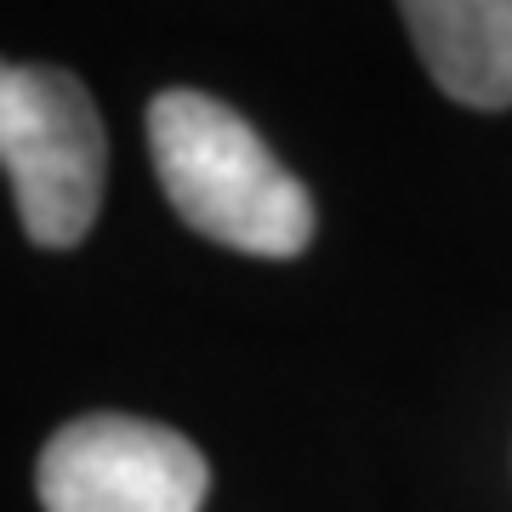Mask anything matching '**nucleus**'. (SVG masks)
<instances>
[{
	"mask_svg": "<svg viewBox=\"0 0 512 512\" xmlns=\"http://www.w3.org/2000/svg\"><path fill=\"white\" fill-rule=\"evenodd\" d=\"M148 148L171 211L194 234L245 256H302L313 239V194L245 114L205 92H160L148 103Z\"/></svg>",
	"mask_w": 512,
	"mask_h": 512,
	"instance_id": "obj_1",
	"label": "nucleus"
},
{
	"mask_svg": "<svg viewBox=\"0 0 512 512\" xmlns=\"http://www.w3.org/2000/svg\"><path fill=\"white\" fill-rule=\"evenodd\" d=\"M0 165L18 194L23 234L40 251H69L103 205V120L69 69L0 57Z\"/></svg>",
	"mask_w": 512,
	"mask_h": 512,
	"instance_id": "obj_2",
	"label": "nucleus"
},
{
	"mask_svg": "<svg viewBox=\"0 0 512 512\" xmlns=\"http://www.w3.org/2000/svg\"><path fill=\"white\" fill-rule=\"evenodd\" d=\"M35 490L46 512H200L211 467L160 421L80 416L46 439Z\"/></svg>",
	"mask_w": 512,
	"mask_h": 512,
	"instance_id": "obj_3",
	"label": "nucleus"
},
{
	"mask_svg": "<svg viewBox=\"0 0 512 512\" xmlns=\"http://www.w3.org/2000/svg\"><path fill=\"white\" fill-rule=\"evenodd\" d=\"M444 92L467 109L512 103V0H416L399 12Z\"/></svg>",
	"mask_w": 512,
	"mask_h": 512,
	"instance_id": "obj_4",
	"label": "nucleus"
}]
</instances>
